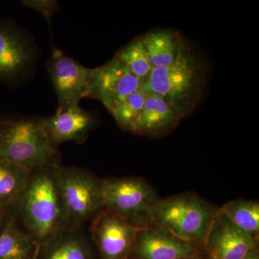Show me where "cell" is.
Here are the masks:
<instances>
[{
  "label": "cell",
  "instance_id": "obj_9",
  "mask_svg": "<svg viewBox=\"0 0 259 259\" xmlns=\"http://www.w3.org/2000/svg\"><path fill=\"white\" fill-rule=\"evenodd\" d=\"M142 86V81L115 56L107 64L94 69L90 97L100 100L110 111Z\"/></svg>",
  "mask_w": 259,
  "mask_h": 259
},
{
  "label": "cell",
  "instance_id": "obj_3",
  "mask_svg": "<svg viewBox=\"0 0 259 259\" xmlns=\"http://www.w3.org/2000/svg\"><path fill=\"white\" fill-rule=\"evenodd\" d=\"M0 158L30 171L60 165L61 156L49 140L46 118L0 120Z\"/></svg>",
  "mask_w": 259,
  "mask_h": 259
},
{
  "label": "cell",
  "instance_id": "obj_25",
  "mask_svg": "<svg viewBox=\"0 0 259 259\" xmlns=\"http://www.w3.org/2000/svg\"><path fill=\"white\" fill-rule=\"evenodd\" d=\"M184 259H202L200 257H194V258H184Z\"/></svg>",
  "mask_w": 259,
  "mask_h": 259
},
{
  "label": "cell",
  "instance_id": "obj_10",
  "mask_svg": "<svg viewBox=\"0 0 259 259\" xmlns=\"http://www.w3.org/2000/svg\"><path fill=\"white\" fill-rule=\"evenodd\" d=\"M198 243L185 241L156 227L138 232L132 257L135 259H184L199 257Z\"/></svg>",
  "mask_w": 259,
  "mask_h": 259
},
{
  "label": "cell",
  "instance_id": "obj_7",
  "mask_svg": "<svg viewBox=\"0 0 259 259\" xmlns=\"http://www.w3.org/2000/svg\"><path fill=\"white\" fill-rule=\"evenodd\" d=\"M140 229L103 207L92 219L90 231L100 259H131Z\"/></svg>",
  "mask_w": 259,
  "mask_h": 259
},
{
  "label": "cell",
  "instance_id": "obj_11",
  "mask_svg": "<svg viewBox=\"0 0 259 259\" xmlns=\"http://www.w3.org/2000/svg\"><path fill=\"white\" fill-rule=\"evenodd\" d=\"M258 241L233 224L219 209L204 247L210 259H244L257 248Z\"/></svg>",
  "mask_w": 259,
  "mask_h": 259
},
{
  "label": "cell",
  "instance_id": "obj_5",
  "mask_svg": "<svg viewBox=\"0 0 259 259\" xmlns=\"http://www.w3.org/2000/svg\"><path fill=\"white\" fill-rule=\"evenodd\" d=\"M56 183L69 226H81L102 206V180L82 168H55Z\"/></svg>",
  "mask_w": 259,
  "mask_h": 259
},
{
  "label": "cell",
  "instance_id": "obj_20",
  "mask_svg": "<svg viewBox=\"0 0 259 259\" xmlns=\"http://www.w3.org/2000/svg\"><path fill=\"white\" fill-rule=\"evenodd\" d=\"M115 57L143 83L146 82L153 68L141 37H136L121 49Z\"/></svg>",
  "mask_w": 259,
  "mask_h": 259
},
{
  "label": "cell",
  "instance_id": "obj_18",
  "mask_svg": "<svg viewBox=\"0 0 259 259\" xmlns=\"http://www.w3.org/2000/svg\"><path fill=\"white\" fill-rule=\"evenodd\" d=\"M32 171L0 158V207L13 212Z\"/></svg>",
  "mask_w": 259,
  "mask_h": 259
},
{
  "label": "cell",
  "instance_id": "obj_13",
  "mask_svg": "<svg viewBox=\"0 0 259 259\" xmlns=\"http://www.w3.org/2000/svg\"><path fill=\"white\" fill-rule=\"evenodd\" d=\"M93 125V116L79 105L58 109L55 115L46 118V131L56 148L69 141H83Z\"/></svg>",
  "mask_w": 259,
  "mask_h": 259
},
{
  "label": "cell",
  "instance_id": "obj_12",
  "mask_svg": "<svg viewBox=\"0 0 259 259\" xmlns=\"http://www.w3.org/2000/svg\"><path fill=\"white\" fill-rule=\"evenodd\" d=\"M36 59L35 46L23 32L0 22V79L11 80L29 71Z\"/></svg>",
  "mask_w": 259,
  "mask_h": 259
},
{
  "label": "cell",
  "instance_id": "obj_1",
  "mask_svg": "<svg viewBox=\"0 0 259 259\" xmlns=\"http://www.w3.org/2000/svg\"><path fill=\"white\" fill-rule=\"evenodd\" d=\"M56 166L42 167L32 171L12 212L40 247L69 226L56 183Z\"/></svg>",
  "mask_w": 259,
  "mask_h": 259
},
{
  "label": "cell",
  "instance_id": "obj_2",
  "mask_svg": "<svg viewBox=\"0 0 259 259\" xmlns=\"http://www.w3.org/2000/svg\"><path fill=\"white\" fill-rule=\"evenodd\" d=\"M207 65L187 42L173 64L153 68L141 90L165 99L181 118L193 111L203 95Z\"/></svg>",
  "mask_w": 259,
  "mask_h": 259
},
{
  "label": "cell",
  "instance_id": "obj_14",
  "mask_svg": "<svg viewBox=\"0 0 259 259\" xmlns=\"http://www.w3.org/2000/svg\"><path fill=\"white\" fill-rule=\"evenodd\" d=\"M181 120L180 116L163 97L148 93L134 134L160 136L175 128Z\"/></svg>",
  "mask_w": 259,
  "mask_h": 259
},
{
  "label": "cell",
  "instance_id": "obj_16",
  "mask_svg": "<svg viewBox=\"0 0 259 259\" xmlns=\"http://www.w3.org/2000/svg\"><path fill=\"white\" fill-rule=\"evenodd\" d=\"M152 68H164L175 62L187 41L178 32L156 30L141 36Z\"/></svg>",
  "mask_w": 259,
  "mask_h": 259
},
{
  "label": "cell",
  "instance_id": "obj_15",
  "mask_svg": "<svg viewBox=\"0 0 259 259\" xmlns=\"http://www.w3.org/2000/svg\"><path fill=\"white\" fill-rule=\"evenodd\" d=\"M37 259H95L81 226H68L40 247Z\"/></svg>",
  "mask_w": 259,
  "mask_h": 259
},
{
  "label": "cell",
  "instance_id": "obj_19",
  "mask_svg": "<svg viewBox=\"0 0 259 259\" xmlns=\"http://www.w3.org/2000/svg\"><path fill=\"white\" fill-rule=\"evenodd\" d=\"M219 210L234 226L258 241L259 203L250 199H237L227 202Z\"/></svg>",
  "mask_w": 259,
  "mask_h": 259
},
{
  "label": "cell",
  "instance_id": "obj_21",
  "mask_svg": "<svg viewBox=\"0 0 259 259\" xmlns=\"http://www.w3.org/2000/svg\"><path fill=\"white\" fill-rule=\"evenodd\" d=\"M147 94L140 90L116 105L110 112L121 128L135 133Z\"/></svg>",
  "mask_w": 259,
  "mask_h": 259
},
{
  "label": "cell",
  "instance_id": "obj_23",
  "mask_svg": "<svg viewBox=\"0 0 259 259\" xmlns=\"http://www.w3.org/2000/svg\"><path fill=\"white\" fill-rule=\"evenodd\" d=\"M10 214H11L8 212V211L0 207V231H1L2 228L4 227Z\"/></svg>",
  "mask_w": 259,
  "mask_h": 259
},
{
  "label": "cell",
  "instance_id": "obj_6",
  "mask_svg": "<svg viewBox=\"0 0 259 259\" xmlns=\"http://www.w3.org/2000/svg\"><path fill=\"white\" fill-rule=\"evenodd\" d=\"M102 195L103 207L139 228H149L151 210L159 199L146 181L134 177L103 179Z\"/></svg>",
  "mask_w": 259,
  "mask_h": 259
},
{
  "label": "cell",
  "instance_id": "obj_8",
  "mask_svg": "<svg viewBox=\"0 0 259 259\" xmlns=\"http://www.w3.org/2000/svg\"><path fill=\"white\" fill-rule=\"evenodd\" d=\"M47 71L55 89L58 109L79 105L90 97L94 69H89L61 51L54 50L48 61Z\"/></svg>",
  "mask_w": 259,
  "mask_h": 259
},
{
  "label": "cell",
  "instance_id": "obj_22",
  "mask_svg": "<svg viewBox=\"0 0 259 259\" xmlns=\"http://www.w3.org/2000/svg\"><path fill=\"white\" fill-rule=\"evenodd\" d=\"M21 3L24 6L40 13L47 21H50L51 15L55 13L58 8L57 2L53 0H25Z\"/></svg>",
  "mask_w": 259,
  "mask_h": 259
},
{
  "label": "cell",
  "instance_id": "obj_24",
  "mask_svg": "<svg viewBox=\"0 0 259 259\" xmlns=\"http://www.w3.org/2000/svg\"><path fill=\"white\" fill-rule=\"evenodd\" d=\"M244 259H258V250L257 248L255 249L252 250L251 252L247 255L246 257Z\"/></svg>",
  "mask_w": 259,
  "mask_h": 259
},
{
  "label": "cell",
  "instance_id": "obj_17",
  "mask_svg": "<svg viewBox=\"0 0 259 259\" xmlns=\"http://www.w3.org/2000/svg\"><path fill=\"white\" fill-rule=\"evenodd\" d=\"M40 246L13 214L0 231V259H37Z\"/></svg>",
  "mask_w": 259,
  "mask_h": 259
},
{
  "label": "cell",
  "instance_id": "obj_4",
  "mask_svg": "<svg viewBox=\"0 0 259 259\" xmlns=\"http://www.w3.org/2000/svg\"><path fill=\"white\" fill-rule=\"evenodd\" d=\"M218 209L196 194H177L158 199L151 210L150 227L204 246Z\"/></svg>",
  "mask_w": 259,
  "mask_h": 259
}]
</instances>
